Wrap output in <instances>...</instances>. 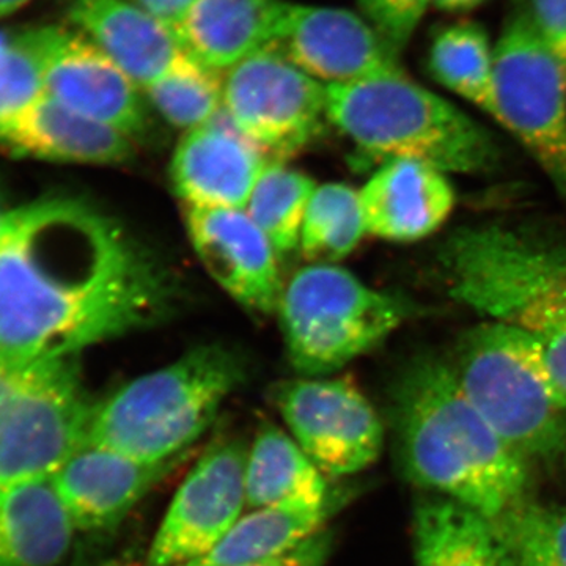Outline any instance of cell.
I'll use <instances>...</instances> for the list:
<instances>
[{"instance_id":"1","label":"cell","mask_w":566,"mask_h":566,"mask_svg":"<svg viewBox=\"0 0 566 566\" xmlns=\"http://www.w3.org/2000/svg\"><path fill=\"white\" fill-rule=\"evenodd\" d=\"M177 285L148 249L82 200L54 197L0 218V357L21 364L77 356L150 327Z\"/></svg>"},{"instance_id":"2","label":"cell","mask_w":566,"mask_h":566,"mask_svg":"<svg viewBox=\"0 0 566 566\" xmlns=\"http://www.w3.org/2000/svg\"><path fill=\"white\" fill-rule=\"evenodd\" d=\"M392 420L415 485L497 523L527 504L531 463L476 411L449 360L422 354L406 365L392 389Z\"/></svg>"},{"instance_id":"3","label":"cell","mask_w":566,"mask_h":566,"mask_svg":"<svg viewBox=\"0 0 566 566\" xmlns=\"http://www.w3.org/2000/svg\"><path fill=\"white\" fill-rule=\"evenodd\" d=\"M436 259L449 296L531 335L566 392V241L497 223L463 226Z\"/></svg>"},{"instance_id":"4","label":"cell","mask_w":566,"mask_h":566,"mask_svg":"<svg viewBox=\"0 0 566 566\" xmlns=\"http://www.w3.org/2000/svg\"><path fill=\"white\" fill-rule=\"evenodd\" d=\"M327 120L378 161L409 159L444 174H479L497 161L485 128L405 71L327 85Z\"/></svg>"},{"instance_id":"5","label":"cell","mask_w":566,"mask_h":566,"mask_svg":"<svg viewBox=\"0 0 566 566\" xmlns=\"http://www.w3.org/2000/svg\"><path fill=\"white\" fill-rule=\"evenodd\" d=\"M244 376L232 349L197 346L93 405L87 442L144 463L177 460L210 428Z\"/></svg>"},{"instance_id":"6","label":"cell","mask_w":566,"mask_h":566,"mask_svg":"<svg viewBox=\"0 0 566 566\" xmlns=\"http://www.w3.org/2000/svg\"><path fill=\"white\" fill-rule=\"evenodd\" d=\"M450 364L469 401L524 460L565 455L566 392L531 335L483 319L461 335Z\"/></svg>"},{"instance_id":"7","label":"cell","mask_w":566,"mask_h":566,"mask_svg":"<svg viewBox=\"0 0 566 566\" xmlns=\"http://www.w3.org/2000/svg\"><path fill=\"white\" fill-rule=\"evenodd\" d=\"M275 312L290 363L303 378L340 370L381 344L409 314L403 301L331 263L296 271Z\"/></svg>"},{"instance_id":"8","label":"cell","mask_w":566,"mask_h":566,"mask_svg":"<svg viewBox=\"0 0 566 566\" xmlns=\"http://www.w3.org/2000/svg\"><path fill=\"white\" fill-rule=\"evenodd\" d=\"M497 122L515 134L566 197V76L517 6L494 44Z\"/></svg>"},{"instance_id":"9","label":"cell","mask_w":566,"mask_h":566,"mask_svg":"<svg viewBox=\"0 0 566 566\" xmlns=\"http://www.w3.org/2000/svg\"><path fill=\"white\" fill-rule=\"evenodd\" d=\"M93 405L76 356L41 363L0 409V486L51 479L87 441Z\"/></svg>"},{"instance_id":"10","label":"cell","mask_w":566,"mask_h":566,"mask_svg":"<svg viewBox=\"0 0 566 566\" xmlns=\"http://www.w3.org/2000/svg\"><path fill=\"white\" fill-rule=\"evenodd\" d=\"M222 112L256 147L290 158L327 120V85L268 46L226 71Z\"/></svg>"},{"instance_id":"11","label":"cell","mask_w":566,"mask_h":566,"mask_svg":"<svg viewBox=\"0 0 566 566\" xmlns=\"http://www.w3.org/2000/svg\"><path fill=\"white\" fill-rule=\"evenodd\" d=\"M274 401L294 441L326 476L370 468L385 446V424L348 378H300L275 387Z\"/></svg>"},{"instance_id":"12","label":"cell","mask_w":566,"mask_h":566,"mask_svg":"<svg viewBox=\"0 0 566 566\" xmlns=\"http://www.w3.org/2000/svg\"><path fill=\"white\" fill-rule=\"evenodd\" d=\"M248 453L240 439H222L205 450L163 517L148 566L191 564L221 542L243 516Z\"/></svg>"},{"instance_id":"13","label":"cell","mask_w":566,"mask_h":566,"mask_svg":"<svg viewBox=\"0 0 566 566\" xmlns=\"http://www.w3.org/2000/svg\"><path fill=\"white\" fill-rule=\"evenodd\" d=\"M33 35L50 98L128 137L147 129L140 88L93 41L61 25L33 28Z\"/></svg>"},{"instance_id":"14","label":"cell","mask_w":566,"mask_h":566,"mask_svg":"<svg viewBox=\"0 0 566 566\" xmlns=\"http://www.w3.org/2000/svg\"><path fill=\"white\" fill-rule=\"evenodd\" d=\"M273 46L324 85L400 73V57L363 14L282 2Z\"/></svg>"},{"instance_id":"15","label":"cell","mask_w":566,"mask_h":566,"mask_svg":"<svg viewBox=\"0 0 566 566\" xmlns=\"http://www.w3.org/2000/svg\"><path fill=\"white\" fill-rule=\"evenodd\" d=\"M186 226L193 251L223 292L249 311H277L279 253L245 210L188 207Z\"/></svg>"},{"instance_id":"16","label":"cell","mask_w":566,"mask_h":566,"mask_svg":"<svg viewBox=\"0 0 566 566\" xmlns=\"http://www.w3.org/2000/svg\"><path fill=\"white\" fill-rule=\"evenodd\" d=\"M270 163L222 112L185 133L175 148L170 178L186 207L244 210Z\"/></svg>"},{"instance_id":"17","label":"cell","mask_w":566,"mask_h":566,"mask_svg":"<svg viewBox=\"0 0 566 566\" xmlns=\"http://www.w3.org/2000/svg\"><path fill=\"white\" fill-rule=\"evenodd\" d=\"M177 463H144L85 441L51 480L76 531L99 532L120 524Z\"/></svg>"},{"instance_id":"18","label":"cell","mask_w":566,"mask_h":566,"mask_svg":"<svg viewBox=\"0 0 566 566\" xmlns=\"http://www.w3.org/2000/svg\"><path fill=\"white\" fill-rule=\"evenodd\" d=\"M359 193L367 233L395 243L431 237L455 208L447 174L409 159L382 163Z\"/></svg>"},{"instance_id":"19","label":"cell","mask_w":566,"mask_h":566,"mask_svg":"<svg viewBox=\"0 0 566 566\" xmlns=\"http://www.w3.org/2000/svg\"><path fill=\"white\" fill-rule=\"evenodd\" d=\"M66 17L142 92L189 55L172 29L129 0H70Z\"/></svg>"},{"instance_id":"20","label":"cell","mask_w":566,"mask_h":566,"mask_svg":"<svg viewBox=\"0 0 566 566\" xmlns=\"http://www.w3.org/2000/svg\"><path fill=\"white\" fill-rule=\"evenodd\" d=\"M0 148L41 161L120 164L133 156L132 137L82 117L44 93L0 122Z\"/></svg>"},{"instance_id":"21","label":"cell","mask_w":566,"mask_h":566,"mask_svg":"<svg viewBox=\"0 0 566 566\" xmlns=\"http://www.w3.org/2000/svg\"><path fill=\"white\" fill-rule=\"evenodd\" d=\"M74 532L51 479L0 486V566H59Z\"/></svg>"},{"instance_id":"22","label":"cell","mask_w":566,"mask_h":566,"mask_svg":"<svg viewBox=\"0 0 566 566\" xmlns=\"http://www.w3.org/2000/svg\"><path fill=\"white\" fill-rule=\"evenodd\" d=\"M283 0H197L181 29L186 51L226 73L273 46Z\"/></svg>"},{"instance_id":"23","label":"cell","mask_w":566,"mask_h":566,"mask_svg":"<svg viewBox=\"0 0 566 566\" xmlns=\"http://www.w3.org/2000/svg\"><path fill=\"white\" fill-rule=\"evenodd\" d=\"M415 547L419 566H520L497 521L444 497L417 506Z\"/></svg>"},{"instance_id":"24","label":"cell","mask_w":566,"mask_h":566,"mask_svg":"<svg viewBox=\"0 0 566 566\" xmlns=\"http://www.w3.org/2000/svg\"><path fill=\"white\" fill-rule=\"evenodd\" d=\"M333 505L326 475L281 428L256 434L245 463V509H323Z\"/></svg>"},{"instance_id":"25","label":"cell","mask_w":566,"mask_h":566,"mask_svg":"<svg viewBox=\"0 0 566 566\" xmlns=\"http://www.w3.org/2000/svg\"><path fill=\"white\" fill-rule=\"evenodd\" d=\"M427 63L439 85L497 120L494 44L482 24L460 20L442 25L430 41Z\"/></svg>"},{"instance_id":"26","label":"cell","mask_w":566,"mask_h":566,"mask_svg":"<svg viewBox=\"0 0 566 566\" xmlns=\"http://www.w3.org/2000/svg\"><path fill=\"white\" fill-rule=\"evenodd\" d=\"M333 505L323 509L249 510L210 553L182 566H245L277 556L322 531Z\"/></svg>"},{"instance_id":"27","label":"cell","mask_w":566,"mask_h":566,"mask_svg":"<svg viewBox=\"0 0 566 566\" xmlns=\"http://www.w3.org/2000/svg\"><path fill=\"white\" fill-rule=\"evenodd\" d=\"M316 182L282 161H271L256 182L245 212L266 234L279 255L300 248L308 203Z\"/></svg>"},{"instance_id":"28","label":"cell","mask_w":566,"mask_h":566,"mask_svg":"<svg viewBox=\"0 0 566 566\" xmlns=\"http://www.w3.org/2000/svg\"><path fill=\"white\" fill-rule=\"evenodd\" d=\"M365 219L360 193L344 182L316 186L307 212L301 252L314 263L340 262L363 241Z\"/></svg>"},{"instance_id":"29","label":"cell","mask_w":566,"mask_h":566,"mask_svg":"<svg viewBox=\"0 0 566 566\" xmlns=\"http://www.w3.org/2000/svg\"><path fill=\"white\" fill-rule=\"evenodd\" d=\"M144 93L170 125L185 132L207 125L222 114L221 73L208 69L191 54L144 88Z\"/></svg>"},{"instance_id":"30","label":"cell","mask_w":566,"mask_h":566,"mask_svg":"<svg viewBox=\"0 0 566 566\" xmlns=\"http://www.w3.org/2000/svg\"><path fill=\"white\" fill-rule=\"evenodd\" d=\"M499 524L520 566H566V509L528 501Z\"/></svg>"},{"instance_id":"31","label":"cell","mask_w":566,"mask_h":566,"mask_svg":"<svg viewBox=\"0 0 566 566\" xmlns=\"http://www.w3.org/2000/svg\"><path fill=\"white\" fill-rule=\"evenodd\" d=\"M43 95V66L33 28L0 29V122Z\"/></svg>"},{"instance_id":"32","label":"cell","mask_w":566,"mask_h":566,"mask_svg":"<svg viewBox=\"0 0 566 566\" xmlns=\"http://www.w3.org/2000/svg\"><path fill=\"white\" fill-rule=\"evenodd\" d=\"M357 6L389 50L400 57L422 22L431 0H357Z\"/></svg>"},{"instance_id":"33","label":"cell","mask_w":566,"mask_h":566,"mask_svg":"<svg viewBox=\"0 0 566 566\" xmlns=\"http://www.w3.org/2000/svg\"><path fill=\"white\" fill-rule=\"evenodd\" d=\"M528 11L566 76V0H528Z\"/></svg>"},{"instance_id":"34","label":"cell","mask_w":566,"mask_h":566,"mask_svg":"<svg viewBox=\"0 0 566 566\" xmlns=\"http://www.w3.org/2000/svg\"><path fill=\"white\" fill-rule=\"evenodd\" d=\"M331 546H333V535L323 527L300 545L290 547L277 556L245 566H324L329 557Z\"/></svg>"},{"instance_id":"35","label":"cell","mask_w":566,"mask_h":566,"mask_svg":"<svg viewBox=\"0 0 566 566\" xmlns=\"http://www.w3.org/2000/svg\"><path fill=\"white\" fill-rule=\"evenodd\" d=\"M180 36L197 0H129ZM181 39V36H180Z\"/></svg>"},{"instance_id":"36","label":"cell","mask_w":566,"mask_h":566,"mask_svg":"<svg viewBox=\"0 0 566 566\" xmlns=\"http://www.w3.org/2000/svg\"><path fill=\"white\" fill-rule=\"evenodd\" d=\"M40 364H21L0 357V409L28 385Z\"/></svg>"},{"instance_id":"37","label":"cell","mask_w":566,"mask_h":566,"mask_svg":"<svg viewBox=\"0 0 566 566\" xmlns=\"http://www.w3.org/2000/svg\"><path fill=\"white\" fill-rule=\"evenodd\" d=\"M486 0H431V6L436 10L444 13H469V11L479 9Z\"/></svg>"},{"instance_id":"38","label":"cell","mask_w":566,"mask_h":566,"mask_svg":"<svg viewBox=\"0 0 566 566\" xmlns=\"http://www.w3.org/2000/svg\"><path fill=\"white\" fill-rule=\"evenodd\" d=\"M31 2L33 0H0V21L7 20Z\"/></svg>"},{"instance_id":"39","label":"cell","mask_w":566,"mask_h":566,"mask_svg":"<svg viewBox=\"0 0 566 566\" xmlns=\"http://www.w3.org/2000/svg\"><path fill=\"white\" fill-rule=\"evenodd\" d=\"M6 211H7L6 200H3L2 189H0V218H2L3 212H6Z\"/></svg>"},{"instance_id":"40","label":"cell","mask_w":566,"mask_h":566,"mask_svg":"<svg viewBox=\"0 0 566 566\" xmlns=\"http://www.w3.org/2000/svg\"><path fill=\"white\" fill-rule=\"evenodd\" d=\"M103 566H125V565L109 564V565H103Z\"/></svg>"}]
</instances>
